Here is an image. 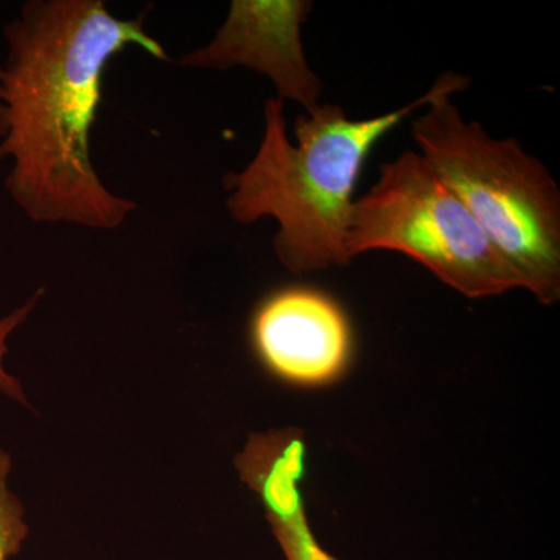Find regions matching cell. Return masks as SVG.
<instances>
[{"label": "cell", "mask_w": 560, "mask_h": 560, "mask_svg": "<svg viewBox=\"0 0 560 560\" xmlns=\"http://www.w3.org/2000/svg\"><path fill=\"white\" fill-rule=\"evenodd\" d=\"M3 36L0 161H10V197L36 224L117 230L138 205L103 184L91 132L117 54L136 46L168 60L145 32V13L121 20L102 0H31Z\"/></svg>", "instance_id": "6da1fadb"}, {"label": "cell", "mask_w": 560, "mask_h": 560, "mask_svg": "<svg viewBox=\"0 0 560 560\" xmlns=\"http://www.w3.org/2000/svg\"><path fill=\"white\" fill-rule=\"evenodd\" d=\"M442 79L418 101L372 119H349L340 105H319L294 121L296 145L287 135L283 102L265 103V130L254 160L228 173L226 209L241 224L278 221L276 256L293 275L346 267L345 232L353 190L375 143L440 91Z\"/></svg>", "instance_id": "7a4b0ae2"}, {"label": "cell", "mask_w": 560, "mask_h": 560, "mask_svg": "<svg viewBox=\"0 0 560 560\" xmlns=\"http://www.w3.org/2000/svg\"><path fill=\"white\" fill-rule=\"evenodd\" d=\"M440 91L412 120V138L433 171L466 206L492 245L541 305L560 298V191L515 139L490 138L466 121L452 95L470 79L441 75Z\"/></svg>", "instance_id": "3957f363"}, {"label": "cell", "mask_w": 560, "mask_h": 560, "mask_svg": "<svg viewBox=\"0 0 560 560\" xmlns=\"http://www.w3.org/2000/svg\"><path fill=\"white\" fill-rule=\"evenodd\" d=\"M375 249L405 254L470 300L525 289L466 206L411 150L383 164L377 183L350 208L348 260Z\"/></svg>", "instance_id": "277c9868"}, {"label": "cell", "mask_w": 560, "mask_h": 560, "mask_svg": "<svg viewBox=\"0 0 560 560\" xmlns=\"http://www.w3.org/2000/svg\"><path fill=\"white\" fill-rule=\"evenodd\" d=\"M250 340L272 377L300 388L340 381L353 353L345 308L308 287L279 290L261 302L250 324Z\"/></svg>", "instance_id": "5b68a950"}, {"label": "cell", "mask_w": 560, "mask_h": 560, "mask_svg": "<svg viewBox=\"0 0 560 560\" xmlns=\"http://www.w3.org/2000/svg\"><path fill=\"white\" fill-rule=\"evenodd\" d=\"M312 5L307 0H234L208 46L184 55L179 65L256 70L275 83L280 101L298 102L311 114L318 108L323 92L301 39V27Z\"/></svg>", "instance_id": "8992f818"}, {"label": "cell", "mask_w": 560, "mask_h": 560, "mask_svg": "<svg viewBox=\"0 0 560 560\" xmlns=\"http://www.w3.org/2000/svg\"><path fill=\"white\" fill-rule=\"evenodd\" d=\"M238 477L259 499L285 560H338L313 533L302 495L307 447L296 440H271L238 459Z\"/></svg>", "instance_id": "52a82bcc"}, {"label": "cell", "mask_w": 560, "mask_h": 560, "mask_svg": "<svg viewBox=\"0 0 560 560\" xmlns=\"http://www.w3.org/2000/svg\"><path fill=\"white\" fill-rule=\"evenodd\" d=\"M11 470L13 458L0 448V560L16 558L31 536L27 511L10 486Z\"/></svg>", "instance_id": "ba28073f"}, {"label": "cell", "mask_w": 560, "mask_h": 560, "mask_svg": "<svg viewBox=\"0 0 560 560\" xmlns=\"http://www.w3.org/2000/svg\"><path fill=\"white\" fill-rule=\"evenodd\" d=\"M44 290L40 289L36 291L35 294L22 304L21 307H18L16 311L9 313V315L0 318V394L9 397V399L16 401V404L22 405V407L31 408V401H28L27 394H25L24 388H22L21 382L18 381L14 375H11L10 372H7L5 364H3V360H5L7 353H9V340L11 335L14 334L22 324L25 323L33 311H35L36 305L40 298H43Z\"/></svg>", "instance_id": "9c48e42d"}]
</instances>
